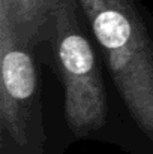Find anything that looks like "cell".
<instances>
[{
  "instance_id": "6da1fadb",
  "label": "cell",
  "mask_w": 153,
  "mask_h": 154,
  "mask_svg": "<svg viewBox=\"0 0 153 154\" xmlns=\"http://www.w3.org/2000/svg\"><path fill=\"white\" fill-rule=\"evenodd\" d=\"M116 87L153 139V44L135 0H78Z\"/></svg>"
},
{
  "instance_id": "7a4b0ae2",
  "label": "cell",
  "mask_w": 153,
  "mask_h": 154,
  "mask_svg": "<svg viewBox=\"0 0 153 154\" xmlns=\"http://www.w3.org/2000/svg\"><path fill=\"white\" fill-rule=\"evenodd\" d=\"M78 0H59L50 48L65 85V109L69 127L86 136L107 121V93L98 57L86 32Z\"/></svg>"
},
{
  "instance_id": "3957f363",
  "label": "cell",
  "mask_w": 153,
  "mask_h": 154,
  "mask_svg": "<svg viewBox=\"0 0 153 154\" xmlns=\"http://www.w3.org/2000/svg\"><path fill=\"white\" fill-rule=\"evenodd\" d=\"M2 88L0 120L3 151L11 147L15 154L30 153L39 144L41 108L38 73L27 48L15 35L12 24L0 17Z\"/></svg>"
},
{
  "instance_id": "277c9868",
  "label": "cell",
  "mask_w": 153,
  "mask_h": 154,
  "mask_svg": "<svg viewBox=\"0 0 153 154\" xmlns=\"http://www.w3.org/2000/svg\"><path fill=\"white\" fill-rule=\"evenodd\" d=\"M59 0H0V17L6 18L17 38L30 50L50 45Z\"/></svg>"
}]
</instances>
